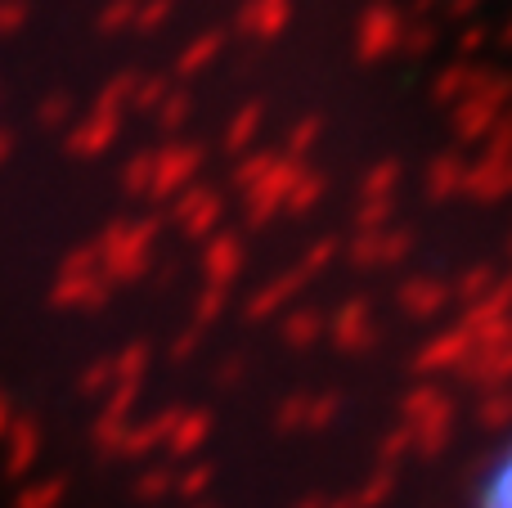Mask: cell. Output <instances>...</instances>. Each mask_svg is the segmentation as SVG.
<instances>
[{
    "label": "cell",
    "instance_id": "obj_1",
    "mask_svg": "<svg viewBox=\"0 0 512 508\" xmlns=\"http://www.w3.org/2000/svg\"><path fill=\"white\" fill-rule=\"evenodd\" d=\"M472 508H512V441L490 459L486 477L477 482V500Z\"/></svg>",
    "mask_w": 512,
    "mask_h": 508
}]
</instances>
